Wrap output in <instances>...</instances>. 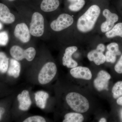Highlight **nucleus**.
Instances as JSON below:
<instances>
[{"mask_svg": "<svg viewBox=\"0 0 122 122\" xmlns=\"http://www.w3.org/2000/svg\"><path fill=\"white\" fill-rule=\"evenodd\" d=\"M105 35L108 38L117 36L122 37V22L116 24L110 30L106 33Z\"/></svg>", "mask_w": 122, "mask_h": 122, "instance_id": "obj_18", "label": "nucleus"}, {"mask_svg": "<svg viewBox=\"0 0 122 122\" xmlns=\"http://www.w3.org/2000/svg\"><path fill=\"white\" fill-rule=\"evenodd\" d=\"M57 68L55 63L52 62L46 63L39 72L38 81L40 84L46 85L52 81L56 75Z\"/></svg>", "mask_w": 122, "mask_h": 122, "instance_id": "obj_3", "label": "nucleus"}, {"mask_svg": "<svg viewBox=\"0 0 122 122\" xmlns=\"http://www.w3.org/2000/svg\"><path fill=\"white\" fill-rule=\"evenodd\" d=\"M9 59L3 52H0V72L5 73L8 70L9 66Z\"/></svg>", "mask_w": 122, "mask_h": 122, "instance_id": "obj_21", "label": "nucleus"}, {"mask_svg": "<svg viewBox=\"0 0 122 122\" xmlns=\"http://www.w3.org/2000/svg\"><path fill=\"white\" fill-rule=\"evenodd\" d=\"M21 66L18 61L14 59H11L10 62L7 72L10 76L17 78L20 76Z\"/></svg>", "mask_w": 122, "mask_h": 122, "instance_id": "obj_15", "label": "nucleus"}, {"mask_svg": "<svg viewBox=\"0 0 122 122\" xmlns=\"http://www.w3.org/2000/svg\"><path fill=\"white\" fill-rule=\"evenodd\" d=\"M9 36L6 31L0 32V46H5L8 44Z\"/></svg>", "mask_w": 122, "mask_h": 122, "instance_id": "obj_24", "label": "nucleus"}, {"mask_svg": "<svg viewBox=\"0 0 122 122\" xmlns=\"http://www.w3.org/2000/svg\"><path fill=\"white\" fill-rule=\"evenodd\" d=\"M14 34L15 37L22 43H27L30 40L31 34L28 27L25 23H20L16 25Z\"/></svg>", "mask_w": 122, "mask_h": 122, "instance_id": "obj_9", "label": "nucleus"}, {"mask_svg": "<svg viewBox=\"0 0 122 122\" xmlns=\"http://www.w3.org/2000/svg\"><path fill=\"white\" fill-rule=\"evenodd\" d=\"M111 78V76L108 72L104 70L100 71L94 80L95 87L99 91L103 90H108L109 81Z\"/></svg>", "mask_w": 122, "mask_h": 122, "instance_id": "obj_8", "label": "nucleus"}, {"mask_svg": "<svg viewBox=\"0 0 122 122\" xmlns=\"http://www.w3.org/2000/svg\"><path fill=\"white\" fill-rule=\"evenodd\" d=\"M69 2V9L72 12H77L80 11L85 4V0H68Z\"/></svg>", "mask_w": 122, "mask_h": 122, "instance_id": "obj_20", "label": "nucleus"}, {"mask_svg": "<svg viewBox=\"0 0 122 122\" xmlns=\"http://www.w3.org/2000/svg\"><path fill=\"white\" fill-rule=\"evenodd\" d=\"M96 49L99 51L103 52L105 50V46L104 44H100L98 45L96 47Z\"/></svg>", "mask_w": 122, "mask_h": 122, "instance_id": "obj_28", "label": "nucleus"}, {"mask_svg": "<svg viewBox=\"0 0 122 122\" xmlns=\"http://www.w3.org/2000/svg\"><path fill=\"white\" fill-rule=\"evenodd\" d=\"M10 54L14 59L18 61L25 59L29 61H31L35 58L36 51L33 47L24 50L19 46H14L10 49Z\"/></svg>", "mask_w": 122, "mask_h": 122, "instance_id": "obj_4", "label": "nucleus"}, {"mask_svg": "<svg viewBox=\"0 0 122 122\" xmlns=\"http://www.w3.org/2000/svg\"><path fill=\"white\" fill-rule=\"evenodd\" d=\"M117 103L118 105L122 106V96L118 98L117 100Z\"/></svg>", "mask_w": 122, "mask_h": 122, "instance_id": "obj_29", "label": "nucleus"}, {"mask_svg": "<svg viewBox=\"0 0 122 122\" xmlns=\"http://www.w3.org/2000/svg\"><path fill=\"white\" fill-rule=\"evenodd\" d=\"M107 50L114 53L116 56H119L121 54L118 45L116 42H112L108 44L107 46Z\"/></svg>", "mask_w": 122, "mask_h": 122, "instance_id": "obj_23", "label": "nucleus"}, {"mask_svg": "<svg viewBox=\"0 0 122 122\" xmlns=\"http://www.w3.org/2000/svg\"><path fill=\"white\" fill-rule=\"evenodd\" d=\"M84 120V117L80 113H68L65 116L63 122H82Z\"/></svg>", "mask_w": 122, "mask_h": 122, "instance_id": "obj_19", "label": "nucleus"}, {"mask_svg": "<svg viewBox=\"0 0 122 122\" xmlns=\"http://www.w3.org/2000/svg\"><path fill=\"white\" fill-rule=\"evenodd\" d=\"M106 61L107 62L114 63L116 59V55L114 53L107 50L105 54Z\"/></svg>", "mask_w": 122, "mask_h": 122, "instance_id": "obj_26", "label": "nucleus"}, {"mask_svg": "<svg viewBox=\"0 0 122 122\" xmlns=\"http://www.w3.org/2000/svg\"><path fill=\"white\" fill-rule=\"evenodd\" d=\"M15 17L10 12L5 5L0 3V20L6 24H11L15 21Z\"/></svg>", "mask_w": 122, "mask_h": 122, "instance_id": "obj_13", "label": "nucleus"}, {"mask_svg": "<svg viewBox=\"0 0 122 122\" xmlns=\"http://www.w3.org/2000/svg\"><path fill=\"white\" fill-rule=\"evenodd\" d=\"M101 13L98 5H92L79 18L77 22L78 30L81 33L89 32L93 29Z\"/></svg>", "mask_w": 122, "mask_h": 122, "instance_id": "obj_1", "label": "nucleus"}, {"mask_svg": "<svg viewBox=\"0 0 122 122\" xmlns=\"http://www.w3.org/2000/svg\"><path fill=\"white\" fill-rule=\"evenodd\" d=\"M102 14L106 20L101 25L100 29L102 33H106L113 27L115 24L118 20L119 17L117 14L111 12L108 9L104 10Z\"/></svg>", "mask_w": 122, "mask_h": 122, "instance_id": "obj_7", "label": "nucleus"}, {"mask_svg": "<svg viewBox=\"0 0 122 122\" xmlns=\"http://www.w3.org/2000/svg\"><path fill=\"white\" fill-rule=\"evenodd\" d=\"M99 122H107V120L105 118H101L99 121Z\"/></svg>", "mask_w": 122, "mask_h": 122, "instance_id": "obj_30", "label": "nucleus"}, {"mask_svg": "<svg viewBox=\"0 0 122 122\" xmlns=\"http://www.w3.org/2000/svg\"><path fill=\"white\" fill-rule=\"evenodd\" d=\"M113 97L117 99L122 96V81H119L115 83L112 89Z\"/></svg>", "mask_w": 122, "mask_h": 122, "instance_id": "obj_22", "label": "nucleus"}, {"mask_svg": "<svg viewBox=\"0 0 122 122\" xmlns=\"http://www.w3.org/2000/svg\"><path fill=\"white\" fill-rule=\"evenodd\" d=\"M74 22V18L68 14H62L57 19L51 23V28L54 31L59 32L71 26Z\"/></svg>", "mask_w": 122, "mask_h": 122, "instance_id": "obj_6", "label": "nucleus"}, {"mask_svg": "<svg viewBox=\"0 0 122 122\" xmlns=\"http://www.w3.org/2000/svg\"><path fill=\"white\" fill-rule=\"evenodd\" d=\"M24 122H45L46 120L44 117L39 116H34L26 118Z\"/></svg>", "mask_w": 122, "mask_h": 122, "instance_id": "obj_25", "label": "nucleus"}, {"mask_svg": "<svg viewBox=\"0 0 122 122\" xmlns=\"http://www.w3.org/2000/svg\"><path fill=\"white\" fill-rule=\"evenodd\" d=\"M70 73L73 77L90 80L92 78V74L89 68L86 67L79 66L72 68Z\"/></svg>", "mask_w": 122, "mask_h": 122, "instance_id": "obj_11", "label": "nucleus"}, {"mask_svg": "<svg viewBox=\"0 0 122 122\" xmlns=\"http://www.w3.org/2000/svg\"><path fill=\"white\" fill-rule=\"evenodd\" d=\"M1 118V114L0 113V119Z\"/></svg>", "mask_w": 122, "mask_h": 122, "instance_id": "obj_32", "label": "nucleus"}, {"mask_svg": "<svg viewBox=\"0 0 122 122\" xmlns=\"http://www.w3.org/2000/svg\"><path fill=\"white\" fill-rule=\"evenodd\" d=\"M30 31L34 36L39 37L44 32V20L43 16L37 12L34 13L30 24Z\"/></svg>", "mask_w": 122, "mask_h": 122, "instance_id": "obj_5", "label": "nucleus"}, {"mask_svg": "<svg viewBox=\"0 0 122 122\" xmlns=\"http://www.w3.org/2000/svg\"><path fill=\"white\" fill-rule=\"evenodd\" d=\"M88 59L91 61H93L97 66L103 64L106 61V56L103 52L96 49L92 50L87 55Z\"/></svg>", "mask_w": 122, "mask_h": 122, "instance_id": "obj_14", "label": "nucleus"}, {"mask_svg": "<svg viewBox=\"0 0 122 122\" xmlns=\"http://www.w3.org/2000/svg\"><path fill=\"white\" fill-rule=\"evenodd\" d=\"M9 1H12L14 0H9Z\"/></svg>", "mask_w": 122, "mask_h": 122, "instance_id": "obj_33", "label": "nucleus"}, {"mask_svg": "<svg viewBox=\"0 0 122 122\" xmlns=\"http://www.w3.org/2000/svg\"><path fill=\"white\" fill-rule=\"evenodd\" d=\"M59 5V0H43L41 5L42 11L51 12L55 11Z\"/></svg>", "mask_w": 122, "mask_h": 122, "instance_id": "obj_16", "label": "nucleus"}, {"mask_svg": "<svg viewBox=\"0 0 122 122\" xmlns=\"http://www.w3.org/2000/svg\"><path fill=\"white\" fill-rule=\"evenodd\" d=\"M66 100L70 107L77 113H85L89 109L88 100L85 96L78 93H69L66 97Z\"/></svg>", "mask_w": 122, "mask_h": 122, "instance_id": "obj_2", "label": "nucleus"}, {"mask_svg": "<svg viewBox=\"0 0 122 122\" xmlns=\"http://www.w3.org/2000/svg\"><path fill=\"white\" fill-rule=\"evenodd\" d=\"M19 102V109L23 111H26L30 108L32 101L28 91L24 90L17 96Z\"/></svg>", "mask_w": 122, "mask_h": 122, "instance_id": "obj_12", "label": "nucleus"}, {"mask_svg": "<svg viewBox=\"0 0 122 122\" xmlns=\"http://www.w3.org/2000/svg\"><path fill=\"white\" fill-rule=\"evenodd\" d=\"M76 46H69L66 49L62 58V64L69 68H72L77 66L78 63L72 58V55L77 50Z\"/></svg>", "mask_w": 122, "mask_h": 122, "instance_id": "obj_10", "label": "nucleus"}, {"mask_svg": "<svg viewBox=\"0 0 122 122\" xmlns=\"http://www.w3.org/2000/svg\"><path fill=\"white\" fill-rule=\"evenodd\" d=\"M115 70L119 74H122V55L114 67Z\"/></svg>", "mask_w": 122, "mask_h": 122, "instance_id": "obj_27", "label": "nucleus"}, {"mask_svg": "<svg viewBox=\"0 0 122 122\" xmlns=\"http://www.w3.org/2000/svg\"><path fill=\"white\" fill-rule=\"evenodd\" d=\"M2 26H2V24H1V23L0 22V30L2 29Z\"/></svg>", "mask_w": 122, "mask_h": 122, "instance_id": "obj_31", "label": "nucleus"}, {"mask_svg": "<svg viewBox=\"0 0 122 122\" xmlns=\"http://www.w3.org/2000/svg\"><path fill=\"white\" fill-rule=\"evenodd\" d=\"M49 95L44 91H38L35 94V99L36 105L40 109H45Z\"/></svg>", "mask_w": 122, "mask_h": 122, "instance_id": "obj_17", "label": "nucleus"}]
</instances>
